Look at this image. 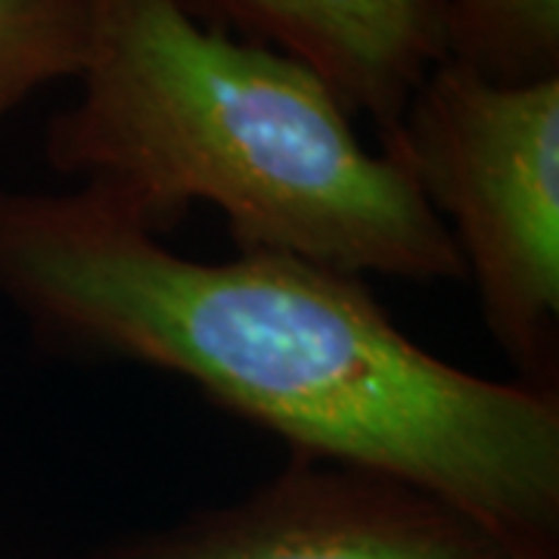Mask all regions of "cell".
<instances>
[{"label": "cell", "instance_id": "6da1fadb", "mask_svg": "<svg viewBox=\"0 0 559 559\" xmlns=\"http://www.w3.org/2000/svg\"><path fill=\"white\" fill-rule=\"evenodd\" d=\"M0 299L47 348L197 385L293 457L460 510L513 559H559V392L414 342L367 280L271 249L193 261L94 187L0 190Z\"/></svg>", "mask_w": 559, "mask_h": 559}, {"label": "cell", "instance_id": "7a4b0ae2", "mask_svg": "<svg viewBox=\"0 0 559 559\" xmlns=\"http://www.w3.org/2000/svg\"><path fill=\"white\" fill-rule=\"evenodd\" d=\"M44 159L162 237L212 205L240 249L360 280H463L407 168L360 140L311 69L180 0H97L79 97L47 124Z\"/></svg>", "mask_w": 559, "mask_h": 559}, {"label": "cell", "instance_id": "3957f363", "mask_svg": "<svg viewBox=\"0 0 559 559\" xmlns=\"http://www.w3.org/2000/svg\"><path fill=\"white\" fill-rule=\"evenodd\" d=\"M382 150L448 227L516 380L557 389L559 75L495 81L448 57Z\"/></svg>", "mask_w": 559, "mask_h": 559}, {"label": "cell", "instance_id": "277c9868", "mask_svg": "<svg viewBox=\"0 0 559 559\" xmlns=\"http://www.w3.org/2000/svg\"><path fill=\"white\" fill-rule=\"evenodd\" d=\"M72 559H513L479 522L404 481L289 457L246 498Z\"/></svg>", "mask_w": 559, "mask_h": 559}, {"label": "cell", "instance_id": "5b68a950", "mask_svg": "<svg viewBox=\"0 0 559 559\" xmlns=\"http://www.w3.org/2000/svg\"><path fill=\"white\" fill-rule=\"evenodd\" d=\"M197 20L311 69L385 140L451 57L444 0H180Z\"/></svg>", "mask_w": 559, "mask_h": 559}, {"label": "cell", "instance_id": "8992f818", "mask_svg": "<svg viewBox=\"0 0 559 559\" xmlns=\"http://www.w3.org/2000/svg\"><path fill=\"white\" fill-rule=\"evenodd\" d=\"M97 0H0V119L57 81H79Z\"/></svg>", "mask_w": 559, "mask_h": 559}, {"label": "cell", "instance_id": "52a82bcc", "mask_svg": "<svg viewBox=\"0 0 559 559\" xmlns=\"http://www.w3.org/2000/svg\"><path fill=\"white\" fill-rule=\"evenodd\" d=\"M451 60L495 81L559 75V0H444Z\"/></svg>", "mask_w": 559, "mask_h": 559}]
</instances>
